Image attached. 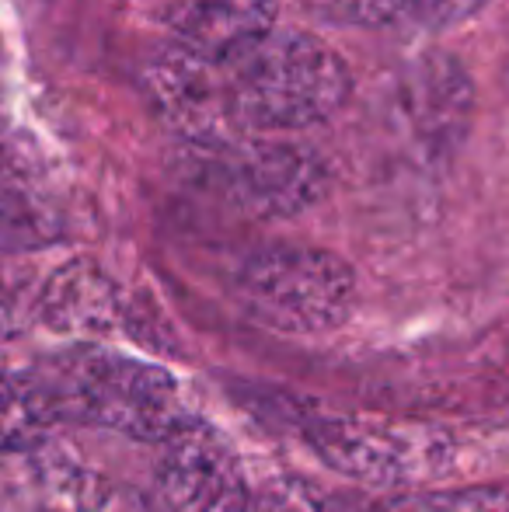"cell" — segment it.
Wrapping results in <instances>:
<instances>
[{
    "label": "cell",
    "mask_w": 509,
    "mask_h": 512,
    "mask_svg": "<svg viewBox=\"0 0 509 512\" xmlns=\"http://www.w3.org/2000/svg\"><path fill=\"white\" fill-rule=\"evenodd\" d=\"M217 63L220 98L241 136H286L328 122L353 91L339 53L318 35L272 28Z\"/></svg>",
    "instance_id": "6da1fadb"
},
{
    "label": "cell",
    "mask_w": 509,
    "mask_h": 512,
    "mask_svg": "<svg viewBox=\"0 0 509 512\" xmlns=\"http://www.w3.org/2000/svg\"><path fill=\"white\" fill-rule=\"evenodd\" d=\"M35 377L46 387L60 422L98 425L140 443H164L189 422L182 387L164 366L95 342L46 359Z\"/></svg>",
    "instance_id": "7a4b0ae2"
},
{
    "label": "cell",
    "mask_w": 509,
    "mask_h": 512,
    "mask_svg": "<svg viewBox=\"0 0 509 512\" xmlns=\"http://www.w3.org/2000/svg\"><path fill=\"white\" fill-rule=\"evenodd\" d=\"M234 293L255 321L283 335H328L356 307V272L335 251L265 244L241 262Z\"/></svg>",
    "instance_id": "3957f363"
},
{
    "label": "cell",
    "mask_w": 509,
    "mask_h": 512,
    "mask_svg": "<svg viewBox=\"0 0 509 512\" xmlns=\"http://www.w3.org/2000/svg\"><path fill=\"white\" fill-rule=\"evenodd\" d=\"M314 457L335 474L374 488H422L450 474L457 443L433 422L335 411L304 425Z\"/></svg>",
    "instance_id": "277c9868"
},
{
    "label": "cell",
    "mask_w": 509,
    "mask_h": 512,
    "mask_svg": "<svg viewBox=\"0 0 509 512\" xmlns=\"http://www.w3.org/2000/svg\"><path fill=\"white\" fill-rule=\"evenodd\" d=\"M206 185L255 220H290L332 189V168L318 147L293 136H241L217 154L196 157Z\"/></svg>",
    "instance_id": "5b68a950"
},
{
    "label": "cell",
    "mask_w": 509,
    "mask_h": 512,
    "mask_svg": "<svg viewBox=\"0 0 509 512\" xmlns=\"http://www.w3.org/2000/svg\"><path fill=\"white\" fill-rule=\"evenodd\" d=\"M157 446L154 488L164 512H252L241 460L217 429L189 418Z\"/></svg>",
    "instance_id": "8992f818"
},
{
    "label": "cell",
    "mask_w": 509,
    "mask_h": 512,
    "mask_svg": "<svg viewBox=\"0 0 509 512\" xmlns=\"http://www.w3.org/2000/svg\"><path fill=\"white\" fill-rule=\"evenodd\" d=\"M140 317L143 314L126 297L123 286L88 258H74L49 272L35 300V324L49 328L53 335L81 338V342L129 335L147 345Z\"/></svg>",
    "instance_id": "52a82bcc"
},
{
    "label": "cell",
    "mask_w": 509,
    "mask_h": 512,
    "mask_svg": "<svg viewBox=\"0 0 509 512\" xmlns=\"http://www.w3.org/2000/svg\"><path fill=\"white\" fill-rule=\"evenodd\" d=\"M276 0H168L161 25L203 60H227L276 28Z\"/></svg>",
    "instance_id": "ba28073f"
},
{
    "label": "cell",
    "mask_w": 509,
    "mask_h": 512,
    "mask_svg": "<svg viewBox=\"0 0 509 512\" xmlns=\"http://www.w3.org/2000/svg\"><path fill=\"white\" fill-rule=\"evenodd\" d=\"M408 112L429 147H457L471 115V84L461 63L426 60L412 74Z\"/></svg>",
    "instance_id": "9c48e42d"
},
{
    "label": "cell",
    "mask_w": 509,
    "mask_h": 512,
    "mask_svg": "<svg viewBox=\"0 0 509 512\" xmlns=\"http://www.w3.org/2000/svg\"><path fill=\"white\" fill-rule=\"evenodd\" d=\"M60 422L35 373L0 370V453H28Z\"/></svg>",
    "instance_id": "30bf717a"
},
{
    "label": "cell",
    "mask_w": 509,
    "mask_h": 512,
    "mask_svg": "<svg viewBox=\"0 0 509 512\" xmlns=\"http://www.w3.org/2000/svg\"><path fill=\"white\" fill-rule=\"evenodd\" d=\"M39 279L32 269L0 255V342L25 335L35 324V300H39Z\"/></svg>",
    "instance_id": "8fae6325"
},
{
    "label": "cell",
    "mask_w": 509,
    "mask_h": 512,
    "mask_svg": "<svg viewBox=\"0 0 509 512\" xmlns=\"http://www.w3.org/2000/svg\"><path fill=\"white\" fill-rule=\"evenodd\" d=\"M398 512H509V481L475 488H450V492H429L405 502Z\"/></svg>",
    "instance_id": "7c38bea8"
},
{
    "label": "cell",
    "mask_w": 509,
    "mask_h": 512,
    "mask_svg": "<svg viewBox=\"0 0 509 512\" xmlns=\"http://www.w3.org/2000/svg\"><path fill=\"white\" fill-rule=\"evenodd\" d=\"M489 0H394V25L419 28V32H443L471 14H478Z\"/></svg>",
    "instance_id": "4fadbf2b"
},
{
    "label": "cell",
    "mask_w": 509,
    "mask_h": 512,
    "mask_svg": "<svg viewBox=\"0 0 509 512\" xmlns=\"http://www.w3.org/2000/svg\"><path fill=\"white\" fill-rule=\"evenodd\" d=\"M356 25H394V0H332Z\"/></svg>",
    "instance_id": "5bb4252c"
},
{
    "label": "cell",
    "mask_w": 509,
    "mask_h": 512,
    "mask_svg": "<svg viewBox=\"0 0 509 512\" xmlns=\"http://www.w3.org/2000/svg\"><path fill=\"white\" fill-rule=\"evenodd\" d=\"M7 171H11V164H7L4 157H0V189H4V178H7Z\"/></svg>",
    "instance_id": "9a60e30c"
}]
</instances>
